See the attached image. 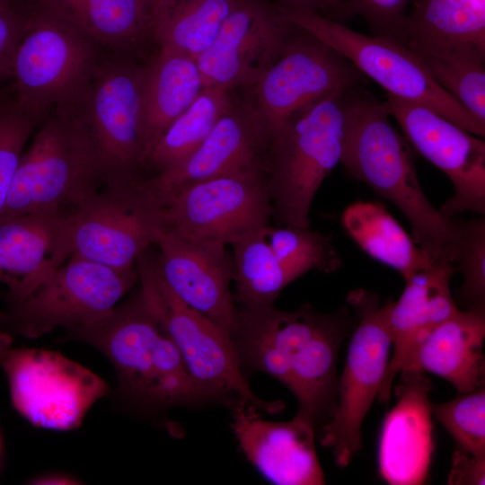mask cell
Returning a JSON list of instances; mask_svg holds the SVG:
<instances>
[{"label":"cell","mask_w":485,"mask_h":485,"mask_svg":"<svg viewBox=\"0 0 485 485\" xmlns=\"http://www.w3.org/2000/svg\"><path fill=\"white\" fill-rule=\"evenodd\" d=\"M433 79L485 126V50L402 43Z\"/></svg>","instance_id":"4dcf8cb0"},{"label":"cell","mask_w":485,"mask_h":485,"mask_svg":"<svg viewBox=\"0 0 485 485\" xmlns=\"http://www.w3.org/2000/svg\"><path fill=\"white\" fill-rule=\"evenodd\" d=\"M397 401L383 422L378 464L382 478L392 485H418L426 481L434 450L429 392L425 372L399 373Z\"/></svg>","instance_id":"44dd1931"},{"label":"cell","mask_w":485,"mask_h":485,"mask_svg":"<svg viewBox=\"0 0 485 485\" xmlns=\"http://www.w3.org/2000/svg\"><path fill=\"white\" fill-rule=\"evenodd\" d=\"M386 94L389 112L409 145L442 171L454 195L438 208L453 219L465 211L485 214V143L422 104Z\"/></svg>","instance_id":"2e32d148"},{"label":"cell","mask_w":485,"mask_h":485,"mask_svg":"<svg viewBox=\"0 0 485 485\" xmlns=\"http://www.w3.org/2000/svg\"><path fill=\"white\" fill-rule=\"evenodd\" d=\"M41 119L14 99L0 103V219L25 146Z\"/></svg>","instance_id":"d590c367"},{"label":"cell","mask_w":485,"mask_h":485,"mask_svg":"<svg viewBox=\"0 0 485 485\" xmlns=\"http://www.w3.org/2000/svg\"><path fill=\"white\" fill-rule=\"evenodd\" d=\"M266 236L276 256L304 274L313 269L331 273L342 265L331 237L310 227L267 225Z\"/></svg>","instance_id":"d6a6232c"},{"label":"cell","mask_w":485,"mask_h":485,"mask_svg":"<svg viewBox=\"0 0 485 485\" xmlns=\"http://www.w3.org/2000/svg\"><path fill=\"white\" fill-rule=\"evenodd\" d=\"M163 232L162 203L143 178L106 186L74 208L71 256L110 268H133Z\"/></svg>","instance_id":"4fadbf2b"},{"label":"cell","mask_w":485,"mask_h":485,"mask_svg":"<svg viewBox=\"0 0 485 485\" xmlns=\"http://www.w3.org/2000/svg\"><path fill=\"white\" fill-rule=\"evenodd\" d=\"M155 244L160 251L154 266L169 288L231 338L237 309L230 292L234 260L225 245L188 240L165 231Z\"/></svg>","instance_id":"ffe728a7"},{"label":"cell","mask_w":485,"mask_h":485,"mask_svg":"<svg viewBox=\"0 0 485 485\" xmlns=\"http://www.w3.org/2000/svg\"><path fill=\"white\" fill-rule=\"evenodd\" d=\"M144 66L101 63L77 102L95 144L106 186L132 183L145 167L139 137Z\"/></svg>","instance_id":"9a60e30c"},{"label":"cell","mask_w":485,"mask_h":485,"mask_svg":"<svg viewBox=\"0 0 485 485\" xmlns=\"http://www.w3.org/2000/svg\"><path fill=\"white\" fill-rule=\"evenodd\" d=\"M137 261L140 297L178 348L192 379L207 401L225 403L232 398H241L264 412H278L281 402L263 401L252 392L230 336L181 300L145 252Z\"/></svg>","instance_id":"8992f818"},{"label":"cell","mask_w":485,"mask_h":485,"mask_svg":"<svg viewBox=\"0 0 485 485\" xmlns=\"http://www.w3.org/2000/svg\"><path fill=\"white\" fill-rule=\"evenodd\" d=\"M280 11L295 26L327 44L382 86L385 93L427 106L464 130L484 137L485 126L445 92L397 39L366 35L312 13Z\"/></svg>","instance_id":"9c48e42d"},{"label":"cell","mask_w":485,"mask_h":485,"mask_svg":"<svg viewBox=\"0 0 485 485\" xmlns=\"http://www.w3.org/2000/svg\"><path fill=\"white\" fill-rule=\"evenodd\" d=\"M67 331L111 362L118 395L134 408L155 412L208 401L139 294L99 322Z\"/></svg>","instance_id":"3957f363"},{"label":"cell","mask_w":485,"mask_h":485,"mask_svg":"<svg viewBox=\"0 0 485 485\" xmlns=\"http://www.w3.org/2000/svg\"><path fill=\"white\" fill-rule=\"evenodd\" d=\"M71 257L24 294L5 299L4 331L37 339L57 328L93 324L112 312L138 278L134 267L119 269Z\"/></svg>","instance_id":"ba28073f"},{"label":"cell","mask_w":485,"mask_h":485,"mask_svg":"<svg viewBox=\"0 0 485 485\" xmlns=\"http://www.w3.org/2000/svg\"><path fill=\"white\" fill-rule=\"evenodd\" d=\"M455 271L463 276L456 297L466 308H485V218L456 221Z\"/></svg>","instance_id":"e575fe53"},{"label":"cell","mask_w":485,"mask_h":485,"mask_svg":"<svg viewBox=\"0 0 485 485\" xmlns=\"http://www.w3.org/2000/svg\"><path fill=\"white\" fill-rule=\"evenodd\" d=\"M363 75L324 42L298 28L251 90L250 98L269 142L302 108L357 87Z\"/></svg>","instance_id":"5bb4252c"},{"label":"cell","mask_w":485,"mask_h":485,"mask_svg":"<svg viewBox=\"0 0 485 485\" xmlns=\"http://www.w3.org/2000/svg\"><path fill=\"white\" fill-rule=\"evenodd\" d=\"M357 316L343 371L339 376L335 408L321 427L320 443L331 449L336 464L344 468L362 446L361 427L377 398L391 356L387 326L388 300L363 288L348 295Z\"/></svg>","instance_id":"30bf717a"},{"label":"cell","mask_w":485,"mask_h":485,"mask_svg":"<svg viewBox=\"0 0 485 485\" xmlns=\"http://www.w3.org/2000/svg\"><path fill=\"white\" fill-rule=\"evenodd\" d=\"M385 101L350 90L340 163L352 178L394 204L413 239L433 263L454 266L456 221L445 218L425 195L409 143L393 127Z\"/></svg>","instance_id":"7a4b0ae2"},{"label":"cell","mask_w":485,"mask_h":485,"mask_svg":"<svg viewBox=\"0 0 485 485\" xmlns=\"http://www.w3.org/2000/svg\"><path fill=\"white\" fill-rule=\"evenodd\" d=\"M394 39L401 43L485 50V1L413 0Z\"/></svg>","instance_id":"484cf974"},{"label":"cell","mask_w":485,"mask_h":485,"mask_svg":"<svg viewBox=\"0 0 485 485\" xmlns=\"http://www.w3.org/2000/svg\"><path fill=\"white\" fill-rule=\"evenodd\" d=\"M413 0H345V18L357 15L374 35L395 38Z\"/></svg>","instance_id":"8d00e7d4"},{"label":"cell","mask_w":485,"mask_h":485,"mask_svg":"<svg viewBox=\"0 0 485 485\" xmlns=\"http://www.w3.org/2000/svg\"><path fill=\"white\" fill-rule=\"evenodd\" d=\"M73 210L32 212L0 221V279L8 287L5 299L27 292L71 255Z\"/></svg>","instance_id":"603a6c76"},{"label":"cell","mask_w":485,"mask_h":485,"mask_svg":"<svg viewBox=\"0 0 485 485\" xmlns=\"http://www.w3.org/2000/svg\"><path fill=\"white\" fill-rule=\"evenodd\" d=\"M240 0H149L150 36L198 59L212 44Z\"/></svg>","instance_id":"4316f807"},{"label":"cell","mask_w":485,"mask_h":485,"mask_svg":"<svg viewBox=\"0 0 485 485\" xmlns=\"http://www.w3.org/2000/svg\"><path fill=\"white\" fill-rule=\"evenodd\" d=\"M33 484H76V480L65 474H49L36 478Z\"/></svg>","instance_id":"60d3db41"},{"label":"cell","mask_w":485,"mask_h":485,"mask_svg":"<svg viewBox=\"0 0 485 485\" xmlns=\"http://www.w3.org/2000/svg\"><path fill=\"white\" fill-rule=\"evenodd\" d=\"M278 9L290 12H306L340 21L345 19V0H275Z\"/></svg>","instance_id":"ab89813d"},{"label":"cell","mask_w":485,"mask_h":485,"mask_svg":"<svg viewBox=\"0 0 485 485\" xmlns=\"http://www.w3.org/2000/svg\"><path fill=\"white\" fill-rule=\"evenodd\" d=\"M295 29L276 4L240 0L197 59L203 88L252 89Z\"/></svg>","instance_id":"e0dca14e"},{"label":"cell","mask_w":485,"mask_h":485,"mask_svg":"<svg viewBox=\"0 0 485 485\" xmlns=\"http://www.w3.org/2000/svg\"><path fill=\"white\" fill-rule=\"evenodd\" d=\"M356 322L347 307L331 313L307 304L294 311L273 304L243 307L237 310L231 340L242 372H262L277 379L295 397L297 414L316 427L324 425L334 410L337 359Z\"/></svg>","instance_id":"6da1fadb"},{"label":"cell","mask_w":485,"mask_h":485,"mask_svg":"<svg viewBox=\"0 0 485 485\" xmlns=\"http://www.w3.org/2000/svg\"><path fill=\"white\" fill-rule=\"evenodd\" d=\"M203 89L197 60L160 48L144 66L140 93L139 137L144 163L168 128Z\"/></svg>","instance_id":"d4e9b609"},{"label":"cell","mask_w":485,"mask_h":485,"mask_svg":"<svg viewBox=\"0 0 485 485\" xmlns=\"http://www.w3.org/2000/svg\"><path fill=\"white\" fill-rule=\"evenodd\" d=\"M231 91L205 87L191 105L168 128L147 155L145 167L156 173L177 166L206 139L233 101Z\"/></svg>","instance_id":"1f68e13d"},{"label":"cell","mask_w":485,"mask_h":485,"mask_svg":"<svg viewBox=\"0 0 485 485\" xmlns=\"http://www.w3.org/2000/svg\"><path fill=\"white\" fill-rule=\"evenodd\" d=\"M351 89L302 108L271 138L267 177L279 225L310 227L313 198L341 160Z\"/></svg>","instance_id":"5b68a950"},{"label":"cell","mask_w":485,"mask_h":485,"mask_svg":"<svg viewBox=\"0 0 485 485\" xmlns=\"http://www.w3.org/2000/svg\"><path fill=\"white\" fill-rule=\"evenodd\" d=\"M349 237L372 259L398 271L405 280L432 261L379 202L357 201L341 215Z\"/></svg>","instance_id":"83f0119b"},{"label":"cell","mask_w":485,"mask_h":485,"mask_svg":"<svg viewBox=\"0 0 485 485\" xmlns=\"http://www.w3.org/2000/svg\"><path fill=\"white\" fill-rule=\"evenodd\" d=\"M103 182L98 152L76 104L49 110L24 149L0 219L75 208Z\"/></svg>","instance_id":"277c9868"},{"label":"cell","mask_w":485,"mask_h":485,"mask_svg":"<svg viewBox=\"0 0 485 485\" xmlns=\"http://www.w3.org/2000/svg\"><path fill=\"white\" fill-rule=\"evenodd\" d=\"M484 340L485 308L459 310L427 336L407 369L440 376L458 393L472 392L484 386Z\"/></svg>","instance_id":"cb8c5ba5"},{"label":"cell","mask_w":485,"mask_h":485,"mask_svg":"<svg viewBox=\"0 0 485 485\" xmlns=\"http://www.w3.org/2000/svg\"><path fill=\"white\" fill-rule=\"evenodd\" d=\"M266 227L252 231L231 244L235 298L243 307L272 305L288 284L304 275L276 256L267 240Z\"/></svg>","instance_id":"f546056e"},{"label":"cell","mask_w":485,"mask_h":485,"mask_svg":"<svg viewBox=\"0 0 485 485\" xmlns=\"http://www.w3.org/2000/svg\"><path fill=\"white\" fill-rule=\"evenodd\" d=\"M0 367L13 408L45 429L77 428L91 407L109 392L99 375L56 351L6 348L0 350Z\"/></svg>","instance_id":"8fae6325"},{"label":"cell","mask_w":485,"mask_h":485,"mask_svg":"<svg viewBox=\"0 0 485 485\" xmlns=\"http://www.w3.org/2000/svg\"><path fill=\"white\" fill-rule=\"evenodd\" d=\"M269 139L251 100L233 101L200 146L182 163L145 179L161 200L205 180L267 171Z\"/></svg>","instance_id":"ac0fdd59"},{"label":"cell","mask_w":485,"mask_h":485,"mask_svg":"<svg viewBox=\"0 0 485 485\" xmlns=\"http://www.w3.org/2000/svg\"><path fill=\"white\" fill-rule=\"evenodd\" d=\"M432 416L446 429L458 448L485 457V389L458 393L451 401L431 404Z\"/></svg>","instance_id":"836d02e7"},{"label":"cell","mask_w":485,"mask_h":485,"mask_svg":"<svg viewBox=\"0 0 485 485\" xmlns=\"http://www.w3.org/2000/svg\"><path fill=\"white\" fill-rule=\"evenodd\" d=\"M454 272V265L432 262L405 280L397 301L388 300L392 353L377 396L379 402H389L396 375L410 366L427 336L459 311L450 289Z\"/></svg>","instance_id":"7402d4cb"},{"label":"cell","mask_w":485,"mask_h":485,"mask_svg":"<svg viewBox=\"0 0 485 485\" xmlns=\"http://www.w3.org/2000/svg\"><path fill=\"white\" fill-rule=\"evenodd\" d=\"M448 484L483 485L485 483V457H478L460 448L454 451L449 472Z\"/></svg>","instance_id":"f35d334b"},{"label":"cell","mask_w":485,"mask_h":485,"mask_svg":"<svg viewBox=\"0 0 485 485\" xmlns=\"http://www.w3.org/2000/svg\"><path fill=\"white\" fill-rule=\"evenodd\" d=\"M160 201L163 231L225 245L267 226L274 212L265 170L198 181Z\"/></svg>","instance_id":"7c38bea8"},{"label":"cell","mask_w":485,"mask_h":485,"mask_svg":"<svg viewBox=\"0 0 485 485\" xmlns=\"http://www.w3.org/2000/svg\"><path fill=\"white\" fill-rule=\"evenodd\" d=\"M231 428L247 460L269 481L278 485H321L324 474L315 448V427L296 415L288 421L263 419L259 409L241 399L225 403Z\"/></svg>","instance_id":"d6986e66"},{"label":"cell","mask_w":485,"mask_h":485,"mask_svg":"<svg viewBox=\"0 0 485 485\" xmlns=\"http://www.w3.org/2000/svg\"><path fill=\"white\" fill-rule=\"evenodd\" d=\"M95 44L133 47L150 36L149 0H40Z\"/></svg>","instance_id":"f1b7e54d"},{"label":"cell","mask_w":485,"mask_h":485,"mask_svg":"<svg viewBox=\"0 0 485 485\" xmlns=\"http://www.w3.org/2000/svg\"><path fill=\"white\" fill-rule=\"evenodd\" d=\"M13 337L0 327V350L12 347Z\"/></svg>","instance_id":"b9f144b4"},{"label":"cell","mask_w":485,"mask_h":485,"mask_svg":"<svg viewBox=\"0 0 485 485\" xmlns=\"http://www.w3.org/2000/svg\"><path fill=\"white\" fill-rule=\"evenodd\" d=\"M95 45L40 4L25 19L13 55V99L40 118L53 109L76 104L101 65Z\"/></svg>","instance_id":"52a82bcc"},{"label":"cell","mask_w":485,"mask_h":485,"mask_svg":"<svg viewBox=\"0 0 485 485\" xmlns=\"http://www.w3.org/2000/svg\"><path fill=\"white\" fill-rule=\"evenodd\" d=\"M25 18L8 0H0V77L11 75L13 55L22 36Z\"/></svg>","instance_id":"74e56055"},{"label":"cell","mask_w":485,"mask_h":485,"mask_svg":"<svg viewBox=\"0 0 485 485\" xmlns=\"http://www.w3.org/2000/svg\"><path fill=\"white\" fill-rule=\"evenodd\" d=\"M483 1H485V0H483Z\"/></svg>","instance_id":"7bdbcfd3"}]
</instances>
